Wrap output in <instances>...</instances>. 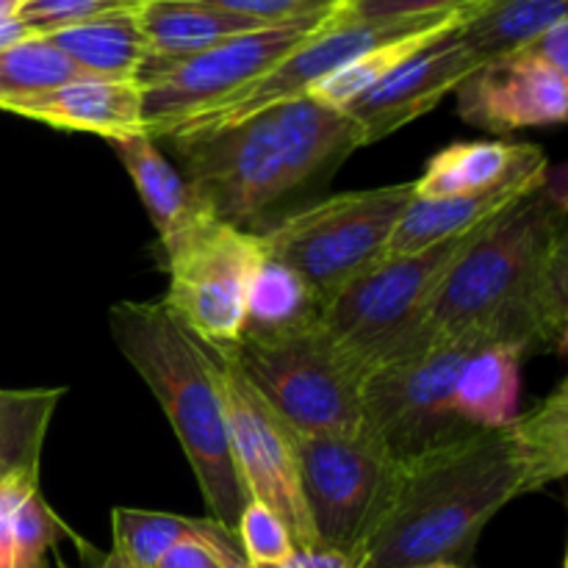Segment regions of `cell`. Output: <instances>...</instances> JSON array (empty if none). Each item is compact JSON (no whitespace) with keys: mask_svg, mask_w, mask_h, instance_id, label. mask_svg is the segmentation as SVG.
<instances>
[{"mask_svg":"<svg viewBox=\"0 0 568 568\" xmlns=\"http://www.w3.org/2000/svg\"><path fill=\"white\" fill-rule=\"evenodd\" d=\"M460 22L422 44L410 59L344 105V114L358 125L361 142H381L408 122L425 116L477 70L475 59L458 42Z\"/></svg>","mask_w":568,"mask_h":568,"instance_id":"obj_14","label":"cell"},{"mask_svg":"<svg viewBox=\"0 0 568 568\" xmlns=\"http://www.w3.org/2000/svg\"><path fill=\"white\" fill-rule=\"evenodd\" d=\"M155 568H250L239 538L222 541H183L172 547Z\"/></svg>","mask_w":568,"mask_h":568,"instance_id":"obj_34","label":"cell"},{"mask_svg":"<svg viewBox=\"0 0 568 568\" xmlns=\"http://www.w3.org/2000/svg\"><path fill=\"white\" fill-rule=\"evenodd\" d=\"M549 161L541 153V148H532L530 155L494 189L477 194H464V197H414L405 209L403 220L397 222L394 233L388 236L381 258L392 255H408L416 250H425L430 244L444 242L449 236H460L475 227L488 225L514 209L519 200L530 197L532 192L547 186Z\"/></svg>","mask_w":568,"mask_h":568,"instance_id":"obj_16","label":"cell"},{"mask_svg":"<svg viewBox=\"0 0 568 568\" xmlns=\"http://www.w3.org/2000/svg\"><path fill=\"white\" fill-rule=\"evenodd\" d=\"M22 6V0H0V17H11L17 14Z\"/></svg>","mask_w":568,"mask_h":568,"instance_id":"obj_39","label":"cell"},{"mask_svg":"<svg viewBox=\"0 0 568 568\" xmlns=\"http://www.w3.org/2000/svg\"><path fill=\"white\" fill-rule=\"evenodd\" d=\"M109 325L122 358L139 372L164 408L192 464L211 519L236 532L250 497L231 455L214 353L164 303H116Z\"/></svg>","mask_w":568,"mask_h":568,"instance_id":"obj_4","label":"cell"},{"mask_svg":"<svg viewBox=\"0 0 568 568\" xmlns=\"http://www.w3.org/2000/svg\"><path fill=\"white\" fill-rule=\"evenodd\" d=\"M166 142L211 216L244 231L294 189L322 172L327 175L364 148L358 125L314 94H300L220 131Z\"/></svg>","mask_w":568,"mask_h":568,"instance_id":"obj_3","label":"cell"},{"mask_svg":"<svg viewBox=\"0 0 568 568\" xmlns=\"http://www.w3.org/2000/svg\"><path fill=\"white\" fill-rule=\"evenodd\" d=\"M414 197V181L325 197L258 233L261 247L303 277L322 314L325 303L381 258Z\"/></svg>","mask_w":568,"mask_h":568,"instance_id":"obj_7","label":"cell"},{"mask_svg":"<svg viewBox=\"0 0 568 568\" xmlns=\"http://www.w3.org/2000/svg\"><path fill=\"white\" fill-rule=\"evenodd\" d=\"M139 22L148 39V59L161 61L186 59L239 33L270 28L197 0H144Z\"/></svg>","mask_w":568,"mask_h":568,"instance_id":"obj_20","label":"cell"},{"mask_svg":"<svg viewBox=\"0 0 568 568\" xmlns=\"http://www.w3.org/2000/svg\"><path fill=\"white\" fill-rule=\"evenodd\" d=\"M564 205L544 189L499 214L433 297L408 355L471 336L516 355L560 353L568 327ZM399 361V358H397Z\"/></svg>","mask_w":568,"mask_h":568,"instance_id":"obj_2","label":"cell"},{"mask_svg":"<svg viewBox=\"0 0 568 568\" xmlns=\"http://www.w3.org/2000/svg\"><path fill=\"white\" fill-rule=\"evenodd\" d=\"M211 353L220 372L233 464L250 503L255 499L266 505L292 532L294 547L316 549L320 538L305 508L294 430L244 377L225 349H211Z\"/></svg>","mask_w":568,"mask_h":568,"instance_id":"obj_12","label":"cell"},{"mask_svg":"<svg viewBox=\"0 0 568 568\" xmlns=\"http://www.w3.org/2000/svg\"><path fill=\"white\" fill-rule=\"evenodd\" d=\"M11 114L61 128L83 131L111 139H125L144 133L142 89L136 81H105V78L81 75L39 98L14 105Z\"/></svg>","mask_w":568,"mask_h":568,"instance_id":"obj_18","label":"cell"},{"mask_svg":"<svg viewBox=\"0 0 568 568\" xmlns=\"http://www.w3.org/2000/svg\"><path fill=\"white\" fill-rule=\"evenodd\" d=\"M109 144L116 159L122 161V166L131 172L144 211L159 231L161 247L192 231L197 222L209 220L211 211L197 197L192 183L166 161V155L161 153L153 139L136 133V136L111 139Z\"/></svg>","mask_w":568,"mask_h":568,"instance_id":"obj_19","label":"cell"},{"mask_svg":"<svg viewBox=\"0 0 568 568\" xmlns=\"http://www.w3.org/2000/svg\"><path fill=\"white\" fill-rule=\"evenodd\" d=\"M305 508L320 547L358 558L388 519L403 483V464L369 430L297 436Z\"/></svg>","mask_w":568,"mask_h":568,"instance_id":"obj_8","label":"cell"},{"mask_svg":"<svg viewBox=\"0 0 568 568\" xmlns=\"http://www.w3.org/2000/svg\"><path fill=\"white\" fill-rule=\"evenodd\" d=\"M488 225L416 253L377 258L325 303L322 325L366 377L408 353L444 277Z\"/></svg>","mask_w":568,"mask_h":568,"instance_id":"obj_5","label":"cell"},{"mask_svg":"<svg viewBox=\"0 0 568 568\" xmlns=\"http://www.w3.org/2000/svg\"><path fill=\"white\" fill-rule=\"evenodd\" d=\"M568 20V0H480L458 28V42L477 67L519 53Z\"/></svg>","mask_w":568,"mask_h":568,"instance_id":"obj_21","label":"cell"},{"mask_svg":"<svg viewBox=\"0 0 568 568\" xmlns=\"http://www.w3.org/2000/svg\"><path fill=\"white\" fill-rule=\"evenodd\" d=\"M197 3H209L214 9L247 17L261 26H283V22L303 20L311 14L336 11L342 0H197Z\"/></svg>","mask_w":568,"mask_h":568,"instance_id":"obj_33","label":"cell"},{"mask_svg":"<svg viewBox=\"0 0 568 568\" xmlns=\"http://www.w3.org/2000/svg\"><path fill=\"white\" fill-rule=\"evenodd\" d=\"M419 568H466V566H453V564H433V566H419Z\"/></svg>","mask_w":568,"mask_h":568,"instance_id":"obj_40","label":"cell"},{"mask_svg":"<svg viewBox=\"0 0 568 568\" xmlns=\"http://www.w3.org/2000/svg\"><path fill=\"white\" fill-rule=\"evenodd\" d=\"M50 42L83 72L105 81H136L144 59L148 39L136 11H114L81 26L61 28L48 33Z\"/></svg>","mask_w":568,"mask_h":568,"instance_id":"obj_22","label":"cell"},{"mask_svg":"<svg viewBox=\"0 0 568 568\" xmlns=\"http://www.w3.org/2000/svg\"><path fill=\"white\" fill-rule=\"evenodd\" d=\"M100 568H136V566H131L120 552H116V549H111V552L103 558V564H100Z\"/></svg>","mask_w":568,"mask_h":568,"instance_id":"obj_38","label":"cell"},{"mask_svg":"<svg viewBox=\"0 0 568 568\" xmlns=\"http://www.w3.org/2000/svg\"><path fill=\"white\" fill-rule=\"evenodd\" d=\"M568 471V383L510 425L475 430L403 466L397 499L364 568L469 564L488 521Z\"/></svg>","mask_w":568,"mask_h":568,"instance_id":"obj_1","label":"cell"},{"mask_svg":"<svg viewBox=\"0 0 568 568\" xmlns=\"http://www.w3.org/2000/svg\"><path fill=\"white\" fill-rule=\"evenodd\" d=\"M455 94L458 114L483 131L560 125L568 111V75L525 48L477 67Z\"/></svg>","mask_w":568,"mask_h":568,"instance_id":"obj_15","label":"cell"},{"mask_svg":"<svg viewBox=\"0 0 568 568\" xmlns=\"http://www.w3.org/2000/svg\"><path fill=\"white\" fill-rule=\"evenodd\" d=\"M536 144L510 142H455L427 161L419 181H414L416 197H464L503 183Z\"/></svg>","mask_w":568,"mask_h":568,"instance_id":"obj_23","label":"cell"},{"mask_svg":"<svg viewBox=\"0 0 568 568\" xmlns=\"http://www.w3.org/2000/svg\"><path fill=\"white\" fill-rule=\"evenodd\" d=\"M61 521L44 503L42 491L28 494L14 521V564L11 568H42L50 547L59 541Z\"/></svg>","mask_w":568,"mask_h":568,"instance_id":"obj_31","label":"cell"},{"mask_svg":"<svg viewBox=\"0 0 568 568\" xmlns=\"http://www.w3.org/2000/svg\"><path fill=\"white\" fill-rule=\"evenodd\" d=\"M521 355L508 347H477L455 381V408L477 430L505 427L519 416Z\"/></svg>","mask_w":568,"mask_h":568,"instance_id":"obj_24","label":"cell"},{"mask_svg":"<svg viewBox=\"0 0 568 568\" xmlns=\"http://www.w3.org/2000/svg\"><path fill=\"white\" fill-rule=\"evenodd\" d=\"M297 436L364 430V369L322 320L225 349Z\"/></svg>","mask_w":568,"mask_h":568,"instance_id":"obj_6","label":"cell"},{"mask_svg":"<svg viewBox=\"0 0 568 568\" xmlns=\"http://www.w3.org/2000/svg\"><path fill=\"white\" fill-rule=\"evenodd\" d=\"M471 9H475V6H471ZM471 9L369 22H336L331 14L325 26H322L314 37H308L300 48H294L286 59L277 61V64L272 67L264 78H258L253 87H247L242 94L225 100V103L214 105V109L205 111V114L183 122V125L175 128L170 136L220 131V128L236 125V122L247 120V116L258 114V111L264 109H272V105L286 103V100L300 98V94H311V89H314L316 83L331 78L333 72L342 70L344 64H349V61L358 59V55L369 53V50L375 48H383V44L399 42V39L442 31V28L464 20Z\"/></svg>","mask_w":568,"mask_h":568,"instance_id":"obj_13","label":"cell"},{"mask_svg":"<svg viewBox=\"0 0 568 568\" xmlns=\"http://www.w3.org/2000/svg\"><path fill=\"white\" fill-rule=\"evenodd\" d=\"M236 538L250 566L283 564L297 549L286 525L266 505L255 503V499L244 508L242 519H239Z\"/></svg>","mask_w":568,"mask_h":568,"instance_id":"obj_30","label":"cell"},{"mask_svg":"<svg viewBox=\"0 0 568 568\" xmlns=\"http://www.w3.org/2000/svg\"><path fill=\"white\" fill-rule=\"evenodd\" d=\"M527 48H530L538 59L547 61L549 67H555V70L568 75V20L558 22V26H552L549 31H544L541 37L532 44H527Z\"/></svg>","mask_w":568,"mask_h":568,"instance_id":"obj_36","label":"cell"},{"mask_svg":"<svg viewBox=\"0 0 568 568\" xmlns=\"http://www.w3.org/2000/svg\"><path fill=\"white\" fill-rule=\"evenodd\" d=\"M314 320H320V303L303 277L264 253V261L250 281L242 338L275 336Z\"/></svg>","mask_w":568,"mask_h":568,"instance_id":"obj_26","label":"cell"},{"mask_svg":"<svg viewBox=\"0 0 568 568\" xmlns=\"http://www.w3.org/2000/svg\"><path fill=\"white\" fill-rule=\"evenodd\" d=\"M447 28H442V31H447ZM442 31L419 33V37L399 39V42L383 44V48L369 50V53L358 55V59H353L349 64H344L342 70L333 72L331 78H325L322 83H316V87L311 89V94H314L316 100H322V103L333 105V109H344V105L353 103L355 98H361L366 89L375 87L381 78H386L394 67H399L405 59H410V55H414L422 44H427L433 37H438Z\"/></svg>","mask_w":568,"mask_h":568,"instance_id":"obj_28","label":"cell"},{"mask_svg":"<svg viewBox=\"0 0 568 568\" xmlns=\"http://www.w3.org/2000/svg\"><path fill=\"white\" fill-rule=\"evenodd\" d=\"M477 347H483L477 338L460 336L392 361L366 377L364 427L397 464H414L477 430L455 408V381Z\"/></svg>","mask_w":568,"mask_h":568,"instance_id":"obj_10","label":"cell"},{"mask_svg":"<svg viewBox=\"0 0 568 568\" xmlns=\"http://www.w3.org/2000/svg\"><path fill=\"white\" fill-rule=\"evenodd\" d=\"M61 388L0 392V568L14 564V521L39 488V458Z\"/></svg>","mask_w":568,"mask_h":568,"instance_id":"obj_17","label":"cell"},{"mask_svg":"<svg viewBox=\"0 0 568 568\" xmlns=\"http://www.w3.org/2000/svg\"><path fill=\"white\" fill-rule=\"evenodd\" d=\"M28 37H33V33L22 26L20 17L17 14L0 17V50L11 48V44L22 42V39H28Z\"/></svg>","mask_w":568,"mask_h":568,"instance_id":"obj_37","label":"cell"},{"mask_svg":"<svg viewBox=\"0 0 568 568\" xmlns=\"http://www.w3.org/2000/svg\"><path fill=\"white\" fill-rule=\"evenodd\" d=\"M144 0H22L17 17L33 37H48L61 28L81 26L114 11H136Z\"/></svg>","mask_w":568,"mask_h":568,"instance_id":"obj_29","label":"cell"},{"mask_svg":"<svg viewBox=\"0 0 568 568\" xmlns=\"http://www.w3.org/2000/svg\"><path fill=\"white\" fill-rule=\"evenodd\" d=\"M250 568H364L358 558L336 552V549L316 547V549H294L292 558L275 566H250Z\"/></svg>","mask_w":568,"mask_h":568,"instance_id":"obj_35","label":"cell"},{"mask_svg":"<svg viewBox=\"0 0 568 568\" xmlns=\"http://www.w3.org/2000/svg\"><path fill=\"white\" fill-rule=\"evenodd\" d=\"M333 11L283 26L239 33L186 59H144L136 83L142 89L144 136L166 139L183 122L236 98L264 78L277 61L314 37Z\"/></svg>","mask_w":568,"mask_h":568,"instance_id":"obj_9","label":"cell"},{"mask_svg":"<svg viewBox=\"0 0 568 568\" xmlns=\"http://www.w3.org/2000/svg\"><path fill=\"white\" fill-rule=\"evenodd\" d=\"M170 314L211 349H233L247 320V292L264 261L258 233L227 222H197L164 247Z\"/></svg>","mask_w":568,"mask_h":568,"instance_id":"obj_11","label":"cell"},{"mask_svg":"<svg viewBox=\"0 0 568 568\" xmlns=\"http://www.w3.org/2000/svg\"><path fill=\"white\" fill-rule=\"evenodd\" d=\"M81 75L83 72L48 37L22 39L0 50V109L11 111Z\"/></svg>","mask_w":568,"mask_h":568,"instance_id":"obj_27","label":"cell"},{"mask_svg":"<svg viewBox=\"0 0 568 568\" xmlns=\"http://www.w3.org/2000/svg\"><path fill=\"white\" fill-rule=\"evenodd\" d=\"M480 0H342L333 11L336 22L399 20V17L442 14V11L471 9Z\"/></svg>","mask_w":568,"mask_h":568,"instance_id":"obj_32","label":"cell"},{"mask_svg":"<svg viewBox=\"0 0 568 568\" xmlns=\"http://www.w3.org/2000/svg\"><path fill=\"white\" fill-rule=\"evenodd\" d=\"M114 547L122 558L136 568H155L172 547L183 541H222L233 538L216 519H186V516L155 514V510L114 508L111 514Z\"/></svg>","mask_w":568,"mask_h":568,"instance_id":"obj_25","label":"cell"}]
</instances>
